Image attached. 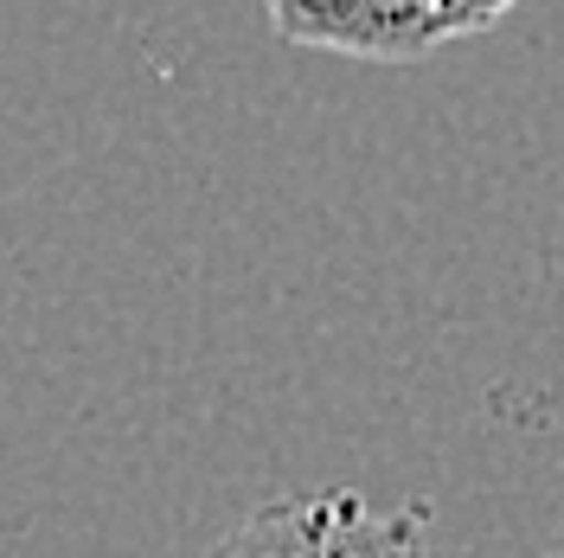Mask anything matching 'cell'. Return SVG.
Here are the masks:
<instances>
[{
  "label": "cell",
  "mask_w": 564,
  "mask_h": 558,
  "mask_svg": "<svg viewBox=\"0 0 564 558\" xmlns=\"http://www.w3.org/2000/svg\"><path fill=\"white\" fill-rule=\"evenodd\" d=\"M206 558H436L430 507H372L359 489H308L270 501Z\"/></svg>",
  "instance_id": "1"
},
{
  "label": "cell",
  "mask_w": 564,
  "mask_h": 558,
  "mask_svg": "<svg viewBox=\"0 0 564 558\" xmlns=\"http://www.w3.org/2000/svg\"><path fill=\"white\" fill-rule=\"evenodd\" d=\"M436 7H443V20H449V39H462V33H488L513 0H436Z\"/></svg>",
  "instance_id": "3"
},
{
  "label": "cell",
  "mask_w": 564,
  "mask_h": 558,
  "mask_svg": "<svg viewBox=\"0 0 564 558\" xmlns=\"http://www.w3.org/2000/svg\"><path fill=\"white\" fill-rule=\"evenodd\" d=\"M263 7L276 39L366 65H417L449 39L436 0H263Z\"/></svg>",
  "instance_id": "2"
},
{
  "label": "cell",
  "mask_w": 564,
  "mask_h": 558,
  "mask_svg": "<svg viewBox=\"0 0 564 558\" xmlns=\"http://www.w3.org/2000/svg\"><path fill=\"white\" fill-rule=\"evenodd\" d=\"M558 558H564V552H558Z\"/></svg>",
  "instance_id": "4"
}]
</instances>
